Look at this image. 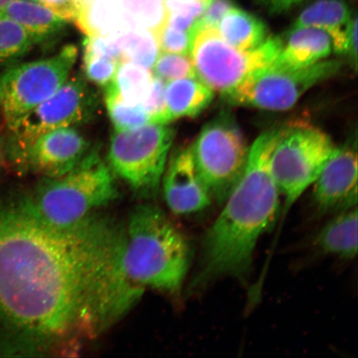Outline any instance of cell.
Masks as SVG:
<instances>
[{
    "label": "cell",
    "instance_id": "8fae6325",
    "mask_svg": "<svg viewBox=\"0 0 358 358\" xmlns=\"http://www.w3.org/2000/svg\"><path fill=\"white\" fill-rule=\"evenodd\" d=\"M96 106V94L83 76L67 79L51 97L8 129V154L12 164L43 134L88 122Z\"/></svg>",
    "mask_w": 358,
    "mask_h": 358
},
{
    "label": "cell",
    "instance_id": "7402d4cb",
    "mask_svg": "<svg viewBox=\"0 0 358 358\" xmlns=\"http://www.w3.org/2000/svg\"><path fill=\"white\" fill-rule=\"evenodd\" d=\"M153 78V73L147 67L122 62L111 84L124 101L144 105L150 95Z\"/></svg>",
    "mask_w": 358,
    "mask_h": 358
},
{
    "label": "cell",
    "instance_id": "6da1fadb",
    "mask_svg": "<svg viewBox=\"0 0 358 358\" xmlns=\"http://www.w3.org/2000/svg\"><path fill=\"white\" fill-rule=\"evenodd\" d=\"M122 234L93 215L53 227L22 196L1 201L0 352H33L77 330L101 332Z\"/></svg>",
    "mask_w": 358,
    "mask_h": 358
},
{
    "label": "cell",
    "instance_id": "f546056e",
    "mask_svg": "<svg viewBox=\"0 0 358 358\" xmlns=\"http://www.w3.org/2000/svg\"><path fill=\"white\" fill-rule=\"evenodd\" d=\"M352 67L357 66V16L352 15L348 28V38L345 55Z\"/></svg>",
    "mask_w": 358,
    "mask_h": 358
},
{
    "label": "cell",
    "instance_id": "52a82bcc",
    "mask_svg": "<svg viewBox=\"0 0 358 358\" xmlns=\"http://www.w3.org/2000/svg\"><path fill=\"white\" fill-rule=\"evenodd\" d=\"M78 57V48L67 44L55 55L15 65L0 73V114L8 129L66 83Z\"/></svg>",
    "mask_w": 358,
    "mask_h": 358
},
{
    "label": "cell",
    "instance_id": "d4e9b609",
    "mask_svg": "<svg viewBox=\"0 0 358 358\" xmlns=\"http://www.w3.org/2000/svg\"><path fill=\"white\" fill-rule=\"evenodd\" d=\"M154 77L164 80H171L196 78L194 64L189 55H177V53L159 52L152 66Z\"/></svg>",
    "mask_w": 358,
    "mask_h": 358
},
{
    "label": "cell",
    "instance_id": "277c9868",
    "mask_svg": "<svg viewBox=\"0 0 358 358\" xmlns=\"http://www.w3.org/2000/svg\"><path fill=\"white\" fill-rule=\"evenodd\" d=\"M110 169L96 150L64 176L43 177L34 191L22 196L31 213L47 225L70 228L117 199Z\"/></svg>",
    "mask_w": 358,
    "mask_h": 358
},
{
    "label": "cell",
    "instance_id": "4dcf8cb0",
    "mask_svg": "<svg viewBox=\"0 0 358 358\" xmlns=\"http://www.w3.org/2000/svg\"><path fill=\"white\" fill-rule=\"evenodd\" d=\"M257 1L271 13H281L299 6L304 0H257Z\"/></svg>",
    "mask_w": 358,
    "mask_h": 358
},
{
    "label": "cell",
    "instance_id": "5b68a950",
    "mask_svg": "<svg viewBox=\"0 0 358 358\" xmlns=\"http://www.w3.org/2000/svg\"><path fill=\"white\" fill-rule=\"evenodd\" d=\"M337 148L330 137L306 124L285 127L273 152L271 169L280 196L282 218L319 177Z\"/></svg>",
    "mask_w": 358,
    "mask_h": 358
},
{
    "label": "cell",
    "instance_id": "ffe728a7",
    "mask_svg": "<svg viewBox=\"0 0 358 358\" xmlns=\"http://www.w3.org/2000/svg\"><path fill=\"white\" fill-rule=\"evenodd\" d=\"M217 29L230 46L241 51L252 50L268 38L265 22L236 6L222 17Z\"/></svg>",
    "mask_w": 358,
    "mask_h": 358
},
{
    "label": "cell",
    "instance_id": "d6986e66",
    "mask_svg": "<svg viewBox=\"0 0 358 358\" xmlns=\"http://www.w3.org/2000/svg\"><path fill=\"white\" fill-rule=\"evenodd\" d=\"M213 91L198 78L177 79L165 85V101L170 120L196 117L213 100Z\"/></svg>",
    "mask_w": 358,
    "mask_h": 358
},
{
    "label": "cell",
    "instance_id": "30bf717a",
    "mask_svg": "<svg viewBox=\"0 0 358 358\" xmlns=\"http://www.w3.org/2000/svg\"><path fill=\"white\" fill-rule=\"evenodd\" d=\"M341 67L337 60H323L298 69L271 64L250 74L224 96L234 105L286 110L292 108L308 90L333 78Z\"/></svg>",
    "mask_w": 358,
    "mask_h": 358
},
{
    "label": "cell",
    "instance_id": "4316f807",
    "mask_svg": "<svg viewBox=\"0 0 358 358\" xmlns=\"http://www.w3.org/2000/svg\"><path fill=\"white\" fill-rule=\"evenodd\" d=\"M120 62L111 58L83 52L85 77L96 86L107 87L113 82Z\"/></svg>",
    "mask_w": 358,
    "mask_h": 358
},
{
    "label": "cell",
    "instance_id": "cb8c5ba5",
    "mask_svg": "<svg viewBox=\"0 0 358 358\" xmlns=\"http://www.w3.org/2000/svg\"><path fill=\"white\" fill-rule=\"evenodd\" d=\"M35 44L33 36L24 27L0 15V65L24 57Z\"/></svg>",
    "mask_w": 358,
    "mask_h": 358
},
{
    "label": "cell",
    "instance_id": "8992f818",
    "mask_svg": "<svg viewBox=\"0 0 358 358\" xmlns=\"http://www.w3.org/2000/svg\"><path fill=\"white\" fill-rule=\"evenodd\" d=\"M283 40L268 37L252 50L241 51L230 46L216 28L196 30L190 51L196 78L213 92L225 95L250 74L274 64Z\"/></svg>",
    "mask_w": 358,
    "mask_h": 358
},
{
    "label": "cell",
    "instance_id": "e575fe53",
    "mask_svg": "<svg viewBox=\"0 0 358 358\" xmlns=\"http://www.w3.org/2000/svg\"><path fill=\"white\" fill-rule=\"evenodd\" d=\"M0 115H1V114H0Z\"/></svg>",
    "mask_w": 358,
    "mask_h": 358
},
{
    "label": "cell",
    "instance_id": "3957f363",
    "mask_svg": "<svg viewBox=\"0 0 358 358\" xmlns=\"http://www.w3.org/2000/svg\"><path fill=\"white\" fill-rule=\"evenodd\" d=\"M122 265L128 278L144 292L181 290L190 266V246L185 236L159 208L140 205L124 231Z\"/></svg>",
    "mask_w": 358,
    "mask_h": 358
},
{
    "label": "cell",
    "instance_id": "e0dca14e",
    "mask_svg": "<svg viewBox=\"0 0 358 358\" xmlns=\"http://www.w3.org/2000/svg\"><path fill=\"white\" fill-rule=\"evenodd\" d=\"M0 15L24 27L37 43L55 41L66 24V21L43 4L29 0H12L0 10Z\"/></svg>",
    "mask_w": 358,
    "mask_h": 358
},
{
    "label": "cell",
    "instance_id": "d6a6232c",
    "mask_svg": "<svg viewBox=\"0 0 358 358\" xmlns=\"http://www.w3.org/2000/svg\"><path fill=\"white\" fill-rule=\"evenodd\" d=\"M12 0H0V10L3 7H6L7 4L10 3Z\"/></svg>",
    "mask_w": 358,
    "mask_h": 358
},
{
    "label": "cell",
    "instance_id": "44dd1931",
    "mask_svg": "<svg viewBox=\"0 0 358 358\" xmlns=\"http://www.w3.org/2000/svg\"><path fill=\"white\" fill-rule=\"evenodd\" d=\"M122 62H131L150 69L159 49L153 32L148 29H128L111 33Z\"/></svg>",
    "mask_w": 358,
    "mask_h": 358
},
{
    "label": "cell",
    "instance_id": "ba28073f",
    "mask_svg": "<svg viewBox=\"0 0 358 358\" xmlns=\"http://www.w3.org/2000/svg\"><path fill=\"white\" fill-rule=\"evenodd\" d=\"M173 136V128L164 124L116 131L109 147L110 168L138 194H154L162 180Z\"/></svg>",
    "mask_w": 358,
    "mask_h": 358
},
{
    "label": "cell",
    "instance_id": "836d02e7",
    "mask_svg": "<svg viewBox=\"0 0 358 358\" xmlns=\"http://www.w3.org/2000/svg\"><path fill=\"white\" fill-rule=\"evenodd\" d=\"M2 150H3L2 140H1V138H0V164H1Z\"/></svg>",
    "mask_w": 358,
    "mask_h": 358
},
{
    "label": "cell",
    "instance_id": "603a6c76",
    "mask_svg": "<svg viewBox=\"0 0 358 358\" xmlns=\"http://www.w3.org/2000/svg\"><path fill=\"white\" fill-rule=\"evenodd\" d=\"M105 100L115 131H131L150 122L144 105L124 101L111 83L106 87Z\"/></svg>",
    "mask_w": 358,
    "mask_h": 358
},
{
    "label": "cell",
    "instance_id": "83f0119b",
    "mask_svg": "<svg viewBox=\"0 0 358 358\" xmlns=\"http://www.w3.org/2000/svg\"><path fill=\"white\" fill-rule=\"evenodd\" d=\"M165 85L164 80L153 78L150 95L144 103L150 115L149 123L168 124L171 122L165 101Z\"/></svg>",
    "mask_w": 358,
    "mask_h": 358
},
{
    "label": "cell",
    "instance_id": "9a60e30c",
    "mask_svg": "<svg viewBox=\"0 0 358 358\" xmlns=\"http://www.w3.org/2000/svg\"><path fill=\"white\" fill-rule=\"evenodd\" d=\"M332 50V39L325 31L313 27L291 28L273 64L284 69H303L326 59Z\"/></svg>",
    "mask_w": 358,
    "mask_h": 358
},
{
    "label": "cell",
    "instance_id": "f1b7e54d",
    "mask_svg": "<svg viewBox=\"0 0 358 358\" xmlns=\"http://www.w3.org/2000/svg\"><path fill=\"white\" fill-rule=\"evenodd\" d=\"M234 7L235 6L232 0H212L200 17L196 24V30L206 28L217 29L222 17Z\"/></svg>",
    "mask_w": 358,
    "mask_h": 358
},
{
    "label": "cell",
    "instance_id": "7a4b0ae2",
    "mask_svg": "<svg viewBox=\"0 0 358 358\" xmlns=\"http://www.w3.org/2000/svg\"><path fill=\"white\" fill-rule=\"evenodd\" d=\"M284 131L282 127L263 133L250 149L243 176L204 237L195 288L226 277L245 280L252 270L259 240L281 211L271 161Z\"/></svg>",
    "mask_w": 358,
    "mask_h": 358
},
{
    "label": "cell",
    "instance_id": "2e32d148",
    "mask_svg": "<svg viewBox=\"0 0 358 358\" xmlns=\"http://www.w3.org/2000/svg\"><path fill=\"white\" fill-rule=\"evenodd\" d=\"M352 12L345 0H316L301 12L292 28L313 27L325 31L332 39L333 50L345 55L348 28Z\"/></svg>",
    "mask_w": 358,
    "mask_h": 358
},
{
    "label": "cell",
    "instance_id": "484cf974",
    "mask_svg": "<svg viewBox=\"0 0 358 358\" xmlns=\"http://www.w3.org/2000/svg\"><path fill=\"white\" fill-rule=\"evenodd\" d=\"M152 32L161 52L189 55L195 34L173 28L164 20Z\"/></svg>",
    "mask_w": 358,
    "mask_h": 358
},
{
    "label": "cell",
    "instance_id": "1f68e13d",
    "mask_svg": "<svg viewBox=\"0 0 358 358\" xmlns=\"http://www.w3.org/2000/svg\"><path fill=\"white\" fill-rule=\"evenodd\" d=\"M203 1L208 3L212 0H163L164 8L165 10L169 11L177 6H182V4L190 3L194 2Z\"/></svg>",
    "mask_w": 358,
    "mask_h": 358
},
{
    "label": "cell",
    "instance_id": "4fadbf2b",
    "mask_svg": "<svg viewBox=\"0 0 358 358\" xmlns=\"http://www.w3.org/2000/svg\"><path fill=\"white\" fill-rule=\"evenodd\" d=\"M313 185V201L319 214H337L357 207L356 147L337 148Z\"/></svg>",
    "mask_w": 358,
    "mask_h": 358
},
{
    "label": "cell",
    "instance_id": "7c38bea8",
    "mask_svg": "<svg viewBox=\"0 0 358 358\" xmlns=\"http://www.w3.org/2000/svg\"><path fill=\"white\" fill-rule=\"evenodd\" d=\"M90 150L89 142L77 129H57L38 137L22 152L13 166L22 172L58 177L77 166Z\"/></svg>",
    "mask_w": 358,
    "mask_h": 358
},
{
    "label": "cell",
    "instance_id": "9c48e42d",
    "mask_svg": "<svg viewBox=\"0 0 358 358\" xmlns=\"http://www.w3.org/2000/svg\"><path fill=\"white\" fill-rule=\"evenodd\" d=\"M191 148L201 180L222 205L248 163L250 149L238 124L230 115L221 114L205 125Z\"/></svg>",
    "mask_w": 358,
    "mask_h": 358
},
{
    "label": "cell",
    "instance_id": "ac0fdd59",
    "mask_svg": "<svg viewBox=\"0 0 358 358\" xmlns=\"http://www.w3.org/2000/svg\"><path fill=\"white\" fill-rule=\"evenodd\" d=\"M357 208L336 214L313 241L319 252L326 256L353 259L357 255Z\"/></svg>",
    "mask_w": 358,
    "mask_h": 358
},
{
    "label": "cell",
    "instance_id": "5bb4252c",
    "mask_svg": "<svg viewBox=\"0 0 358 358\" xmlns=\"http://www.w3.org/2000/svg\"><path fill=\"white\" fill-rule=\"evenodd\" d=\"M162 179L165 201L178 216L201 213L211 205L212 196L196 170L192 148L174 153Z\"/></svg>",
    "mask_w": 358,
    "mask_h": 358
}]
</instances>
